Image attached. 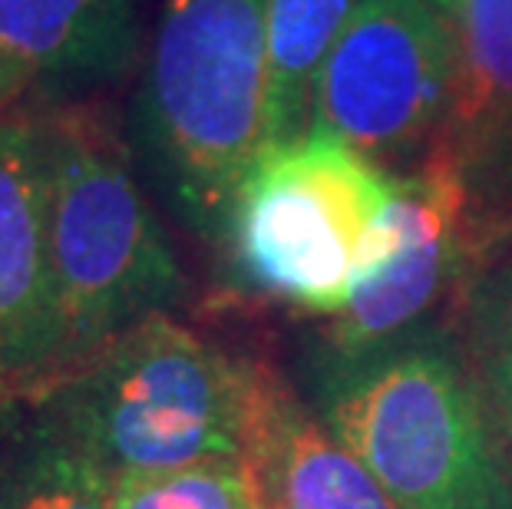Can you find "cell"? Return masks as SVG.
<instances>
[{
	"instance_id": "obj_10",
	"label": "cell",
	"mask_w": 512,
	"mask_h": 509,
	"mask_svg": "<svg viewBox=\"0 0 512 509\" xmlns=\"http://www.w3.org/2000/svg\"><path fill=\"white\" fill-rule=\"evenodd\" d=\"M139 0H0V67L34 83H100L133 63Z\"/></svg>"
},
{
	"instance_id": "obj_5",
	"label": "cell",
	"mask_w": 512,
	"mask_h": 509,
	"mask_svg": "<svg viewBox=\"0 0 512 509\" xmlns=\"http://www.w3.org/2000/svg\"><path fill=\"white\" fill-rule=\"evenodd\" d=\"M397 176L321 129L268 146L228 215L245 288L308 314H341L364 278Z\"/></svg>"
},
{
	"instance_id": "obj_7",
	"label": "cell",
	"mask_w": 512,
	"mask_h": 509,
	"mask_svg": "<svg viewBox=\"0 0 512 509\" xmlns=\"http://www.w3.org/2000/svg\"><path fill=\"white\" fill-rule=\"evenodd\" d=\"M483 272L466 232L463 196L437 159L397 176L394 202L364 278L331 318L324 364H347L400 344L450 334Z\"/></svg>"
},
{
	"instance_id": "obj_4",
	"label": "cell",
	"mask_w": 512,
	"mask_h": 509,
	"mask_svg": "<svg viewBox=\"0 0 512 509\" xmlns=\"http://www.w3.org/2000/svg\"><path fill=\"white\" fill-rule=\"evenodd\" d=\"M47 123L50 272L67 344L63 371L133 324L169 314L185 275L116 133L96 113Z\"/></svg>"
},
{
	"instance_id": "obj_6",
	"label": "cell",
	"mask_w": 512,
	"mask_h": 509,
	"mask_svg": "<svg viewBox=\"0 0 512 509\" xmlns=\"http://www.w3.org/2000/svg\"><path fill=\"white\" fill-rule=\"evenodd\" d=\"M453 96V34L430 0H357L324 60L314 123L403 176L433 153Z\"/></svg>"
},
{
	"instance_id": "obj_13",
	"label": "cell",
	"mask_w": 512,
	"mask_h": 509,
	"mask_svg": "<svg viewBox=\"0 0 512 509\" xmlns=\"http://www.w3.org/2000/svg\"><path fill=\"white\" fill-rule=\"evenodd\" d=\"M0 509H113L110 480L34 410L0 437Z\"/></svg>"
},
{
	"instance_id": "obj_11",
	"label": "cell",
	"mask_w": 512,
	"mask_h": 509,
	"mask_svg": "<svg viewBox=\"0 0 512 509\" xmlns=\"http://www.w3.org/2000/svg\"><path fill=\"white\" fill-rule=\"evenodd\" d=\"M255 467L271 509H397L374 473L285 387Z\"/></svg>"
},
{
	"instance_id": "obj_15",
	"label": "cell",
	"mask_w": 512,
	"mask_h": 509,
	"mask_svg": "<svg viewBox=\"0 0 512 509\" xmlns=\"http://www.w3.org/2000/svg\"><path fill=\"white\" fill-rule=\"evenodd\" d=\"M113 509H271L252 460H202L189 467L119 476Z\"/></svg>"
},
{
	"instance_id": "obj_17",
	"label": "cell",
	"mask_w": 512,
	"mask_h": 509,
	"mask_svg": "<svg viewBox=\"0 0 512 509\" xmlns=\"http://www.w3.org/2000/svg\"><path fill=\"white\" fill-rule=\"evenodd\" d=\"M430 4H433V7H440V0H430Z\"/></svg>"
},
{
	"instance_id": "obj_2",
	"label": "cell",
	"mask_w": 512,
	"mask_h": 509,
	"mask_svg": "<svg viewBox=\"0 0 512 509\" xmlns=\"http://www.w3.org/2000/svg\"><path fill=\"white\" fill-rule=\"evenodd\" d=\"M133 129L172 215L222 245L238 186L271 146L265 0H166Z\"/></svg>"
},
{
	"instance_id": "obj_14",
	"label": "cell",
	"mask_w": 512,
	"mask_h": 509,
	"mask_svg": "<svg viewBox=\"0 0 512 509\" xmlns=\"http://www.w3.org/2000/svg\"><path fill=\"white\" fill-rule=\"evenodd\" d=\"M456 324V351L512 460V258L489 275L479 272Z\"/></svg>"
},
{
	"instance_id": "obj_9",
	"label": "cell",
	"mask_w": 512,
	"mask_h": 509,
	"mask_svg": "<svg viewBox=\"0 0 512 509\" xmlns=\"http://www.w3.org/2000/svg\"><path fill=\"white\" fill-rule=\"evenodd\" d=\"M47 123L0 119V381L50 384L67 364L50 272Z\"/></svg>"
},
{
	"instance_id": "obj_3",
	"label": "cell",
	"mask_w": 512,
	"mask_h": 509,
	"mask_svg": "<svg viewBox=\"0 0 512 509\" xmlns=\"http://www.w3.org/2000/svg\"><path fill=\"white\" fill-rule=\"evenodd\" d=\"M324 387L328 430L397 509H512V460L453 331L324 364Z\"/></svg>"
},
{
	"instance_id": "obj_12",
	"label": "cell",
	"mask_w": 512,
	"mask_h": 509,
	"mask_svg": "<svg viewBox=\"0 0 512 509\" xmlns=\"http://www.w3.org/2000/svg\"><path fill=\"white\" fill-rule=\"evenodd\" d=\"M357 0H265L271 146L308 136L324 60Z\"/></svg>"
},
{
	"instance_id": "obj_16",
	"label": "cell",
	"mask_w": 512,
	"mask_h": 509,
	"mask_svg": "<svg viewBox=\"0 0 512 509\" xmlns=\"http://www.w3.org/2000/svg\"><path fill=\"white\" fill-rule=\"evenodd\" d=\"M30 90V83L24 77H17V73H10L0 67V119L7 113H14V106L20 103V96Z\"/></svg>"
},
{
	"instance_id": "obj_8",
	"label": "cell",
	"mask_w": 512,
	"mask_h": 509,
	"mask_svg": "<svg viewBox=\"0 0 512 509\" xmlns=\"http://www.w3.org/2000/svg\"><path fill=\"white\" fill-rule=\"evenodd\" d=\"M453 34V96L427 159L463 196L479 265L512 242V0H440Z\"/></svg>"
},
{
	"instance_id": "obj_1",
	"label": "cell",
	"mask_w": 512,
	"mask_h": 509,
	"mask_svg": "<svg viewBox=\"0 0 512 509\" xmlns=\"http://www.w3.org/2000/svg\"><path fill=\"white\" fill-rule=\"evenodd\" d=\"M281 384L152 314L50 384L37 410L106 480L202 460H258Z\"/></svg>"
}]
</instances>
